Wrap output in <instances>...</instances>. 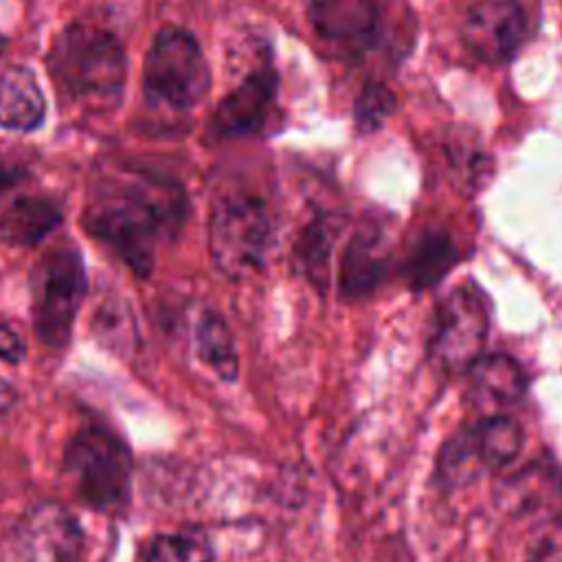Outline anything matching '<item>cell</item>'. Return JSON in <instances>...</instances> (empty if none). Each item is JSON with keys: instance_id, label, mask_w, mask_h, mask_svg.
Segmentation results:
<instances>
[{"instance_id": "6", "label": "cell", "mask_w": 562, "mask_h": 562, "mask_svg": "<svg viewBox=\"0 0 562 562\" xmlns=\"http://www.w3.org/2000/svg\"><path fill=\"white\" fill-rule=\"evenodd\" d=\"M86 294L83 257L70 241L53 244L33 266L31 303L37 338L64 347Z\"/></svg>"}, {"instance_id": "19", "label": "cell", "mask_w": 562, "mask_h": 562, "mask_svg": "<svg viewBox=\"0 0 562 562\" xmlns=\"http://www.w3.org/2000/svg\"><path fill=\"white\" fill-rule=\"evenodd\" d=\"M145 562H213V547L198 529L160 533L149 542Z\"/></svg>"}, {"instance_id": "13", "label": "cell", "mask_w": 562, "mask_h": 562, "mask_svg": "<svg viewBox=\"0 0 562 562\" xmlns=\"http://www.w3.org/2000/svg\"><path fill=\"white\" fill-rule=\"evenodd\" d=\"M61 206L44 195H22L0 211V239L11 246H37L61 222Z\"/></svg>"}, {"instance_id": "11", "label": "cell", "mask_w": 562, "mask_h": 562, "mask_svg": "<svg viewBox=\"0 0 562 562\" xmlns=\"http://www.w3.org/2000/svg\"><path fill=\"white\" fill-rule=\"evenodd\" d=\"M307 15L318 37L351 53L371 48L382 26L378 0H312Z\"/></svg>"}, {"instance_id": "7", "label": "cell", "mask_w": 562, "mask_h": 562, "mask_svg": "<svg viewBox=\"0 0 562 562\" xmlns=\"http://www.w3.org/2000/svg\"><path fill=\"white\" fill-rule=\"evenodd\" d=\"M490 331V303L474 283L452 288L435 312L432 360L443 371H468L481 358Z\"/></svg>"}, {"instance_id": "3", "label": "cell", "mask_w": 562, "mask_h": 562, "mask_svg": "<svg viewBox=\"0 0 562 562\" xmlns=\"http://www.w3.org/2000/svg\"><path fill=\"white\" fill-rule=\"evenodd\" d=\"M64 476L72 494L94 512H121L130 501L132 454L110 428H79L64 450Z\"/></svg>"}, {"instance_id": "2", "label": "cell", "mask_w": 562, "mask_h": 562, "mask_svg": "<svg viewBox=\"0 0 562 562\" xmlns=\"http://www.w3.org/2000/svg\"><path fill=\"white\" fill-rule=\"evenodd\" d=\"M46 68L59 99L97 108L119 101L127 77V57L112 31L90 22H72L53 40Z\"/></svg>"}, {"instance_id": "8", "label": "cell", "mask_w": 562, "mask_h": 562, "mask_svg": "<svg viewBox=\"0 0 562 562\" xmlns=\"http://www.w3.org/2000/svg\"><path fill=\"white\" fill-rule=\"evenodd\" d=\"M83 547L77 516L55 501L31 507L11 533L15 562H81Z\"/></svg>"}, {"instance_id": "4", "label": "cell", "mask_w": 562, "mask_h": 562, "mask_svg": "<svg viewBox=\"0 0 562 562\" xmlns=\"http://www.w3.org/2000/svg\"><path fill=\"white\" fill-rule=\"evenodd\" d=\"M272 213L252 193H222L209 215V250L215 268L241 279L257 272L272 244Z\"/></svg>"}, {"instance_id": "17", "label": "cell", "mask_w": 562, "mask_h": 562, "mask_svg": "<svg viewBox=\"0 0 562 562\" xmlns=\"http://www.w3.org/2000/svg\"><path fill=\"white\" fill-rule=\"evenodd\" d=\"M382 274V257L378 250V237L369 233H358L342 259L340 288L347 296H360L373 290Z\"/></svg>"}, {"instance_id": "15", "label": "cell", "mask_w": 562, "mask_h": 562, "mask_svg": "<svg viewBox=\"0 0 562 562\" xmlns=\"http://www.w3.org/2000/svg\"><path fill=\"white\" fill-rule=\"evenodd\" d=\"M193 345L198 351V358L222 380L233 382L239 373V360H237V347L233 340V334L226 325V321L206 310L193 334Z\"/></svg>"}, {"instance_id": "12", "label": "cell", "mask_w": 562, "mask_h": 562, "mask_svg": "<svg viewBox=\"0 0 562 562\" xmlns=\"http://www.w3.org/2000/svg\"><path fill=\"white\" fill-rule=\"evenodd\" d=\"M46 99L35 72L26 66H9L0 72V127L33 132L44 123Z\"/></svg>"}, {"instance_id": "23", "label": "cell", "mask_w": 562, "mask_h": 562, "mask_svg": "<svg viewBox=\"0 0 562 562\" xmlns=\"http://www.w3.org/2000/svg\"><path fill=\"white\" fill-rule=\"evenodd\" d=\"M24 176H26V171L22 165H18L0 154V195H4L9 189H13L18 182H22Z\"/></svg>"}, {"instance_id": "16", "label": "cell", "mask_w": 562, "mask_h": 562, "mask_svg": "<svg viewBox=\"0 0 562 562\" xmlns=\"http://www.w3.org/2000/svg\"><path fill=\"white\" fill-rule=\"evenodd\" d=\"M470 441L481 465L501 468L518 457L522 448V430L512 417L494 415L485 417L474 430H470Z\"/></svg>"}, {"instance_id": "22", "label": "cell", "mask_w": 562, "mask_h": 562, "mask_svg": "<svg viewBox=\"0 0 562 562\" xmlns=\"http://www.w3.org/2000/svg\"><path fill=\"white\" fill-rule=\"evenodd\" d=\"M24 358V342L15 329L0 325V360L18 364Z\"/></svg>"}, {"instance_id": "10", "label": "cell", "mask_w": 562, "mask_h": 562, "mask_svg": "<svg viewBox=\"0 0 562 562\" xmlns=\"http://www.w3.org/2000/svg\"><path fill=\"white\" fill-rule=\"evenodd\" d=\"M527 37V18L516 0H479L463 24L465 46L483 61H507Z\"/></svg>"}, {"instance_id": "20", "label": "cell", "mask_w": 562, "mask_h": 562, "mask_svg": "<svg viewBox=\"0 0 562 562\" xmlns=\"http://www.w3.org/2000/svg\"><path fill=\"white\" fill-rule=\"evenodd\" d=\"M457 252L450 241L443 237H426L415 248L411 263H408V277L411 283L417 288L435 285L454 263Z\"/></svg>"}, {"instance_id": "9", "label": "cell", "mask_w": 562, "mask_h": 562, "mask_svg": "<svg viewBox=\"0 0 562 562\" xmlns=\"http://www.w3.org/2000/svg\"><path fill=\"white\" fill-rule=\"evenodd\" d=\"M277 97L274 66L263 59L255 64L239 83L226 92L211 114V132L217 138L255 134L263 127Z\"/></svg>"}, {"instance_id": "21", "label": "cell", "mask_w": 562, "mask_h": 562, "mask_svg": "<svg viewBox=\"0 0 562 562\" xmlns=\"http://www.w3.org/2000/svg\"><path fill=\"white\" fill-rule=\"evenodd\" d=\"M393 103H395L393 94L386 86H382L378 81H369L356 101L358 130L371 132L378 125H382V121L391 114Z\"/></svg>"}, {"instance_id": "14", "label": "cell", "mask_w": 562, "mask_h": 562, "mask_svg": "<svg viewBox=\"0 0 562 562\" xmlns=\"http://www.w3.org/2000/svg\"><path fill=\"white\" fill-rule=\"evenodd\" d=\"M468 373L474 393L501 406L518 402L527 386V378L520 364L503 353L476 358Z\"/></svg>"}, {"instance_id": "1", "label": "cell", "mask_w": 562, "mask_h": 562, "mask_svg": "<svg viewBox=\"0 0 562 562\" xmlns=\"http://www.w3.org/2000/svg\"><path fill=\"white\" fill-rule=\"evenodd\" d=\"M187 217V191L171 178L127 165L101 167L88 187L83 228L132 272L147 277L158 250Z\"/></svg>"}, {"instance_id": "24", "label": "cell", "mask_w": 562, "mask_h": 562, "mask_svg": "<svg viewBox=\"0 0 562 562\" xmlns=\"http://www.w3.org/2000/svg\"><path fill=\"white\" fill-rule=\"evenodd\" d=\"M4 46H7V40L0 35V55H2V50H4Z\"/></svg>"}, {"instance_id": "5", "label": "cell", "mask_w": 562, "mask_h": 562, "mask_svg": "<svg viewBox=\"0 0 562 562\" xmlns=\"http://www.w3.org/2000/svg\"><path fill=\"white\" fill-rule=\"evenodd\" d=\"M211 88V66L195 35L180 26L160 29L143 64V90L154 105L184 112Z\"/></svg>"}, {"instance_id": "18", "label": "cell", "mask_w": 562, "mask_h": 562, "mask_svg": "<svg viewBox=\"0 0 562 562\" xmlns=\"http://www.w3.org/2000/svg\"><path fill=\"white\" fill-rule=\"evenodd\" d=\"M338 231H340V222L336 217L321 215L310 226H305L303 235L299 237L296 259L301 263V270L307 274V279L318 288L327 283L331 246Z\"/></svg>"}]
</instances>
